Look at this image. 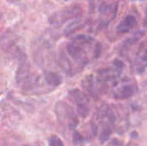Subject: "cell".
<instances>
[{"instance_id":"1","label":"cell","mask_w":147,"mask_h":146,"mask_svg":"<svg viewBox=\"0 0 147 146\" xmlns=\"http://www.w3.org/2000/svg\"><path fill=\"white\" fill-rule=\"evenodd\" d=\"M101 51L102 46L95 38L80 34L65 45V49L60 52L59 63L68 75H74L96 60Z\"/></svg>"},{"instance_id":"2","label":"cell","mask_w":147,"mask_h":146,"mask_svg":"<svg viewBox=\"0 0 147 146\" xmlns=\"http://www.w3.org/2000/svg\"><path fill=\"white\" fill-rule=\"evenodd\" d=\"M55 112L57 120L63 127L69 130H75L78 126V115L68 103L63 101L58 102L55 106Z\"/></svg>"},{"instance_id":"3","label":"cell","mask_w":147,"mask_h":146,"mask_svg":"<svg viewBox=\"0 0 147 146\" xmlns=\"http://www.w3.org/2000/svg\"><path fill=\"white\" fill-rule=\"evenodd\" d=\"M137 83L134 78L119 77L111 84V95L116 100H126L137 91Z\"/></svg>"},{"instance_id":"4","label":"cell","mask_w":147,"mask_h":146,"mask_svg":"<svg viewBox=\"0 0 147 146\" xmlns=\"http://www.w3.org/2000/svg\"><path fill=\"white\" fill-rule=\"evenodd\" d=\"M82 13V9L79 6L68 7L53 13L49 19V22L54 27H60L66 22L71 24L80 20Z\"/></svg>"},{"instance_id":"5","label":"cell","mask_w":147,"mask_h":146,"mask_svg":"<svg viewBox=\"0 0 147 146\" xmlns=\"http://www.w3.org/2000/svg\"><path fill=\"white\" fill-rule=\"evenodd\" d=\"M69 98L75 104L77 114L81 118H86L90 112V102L84 92L78 89H72L69 90Z\"/></svg>"},{"instance_id":"6","label":"cell","mask_w":147,"mask_h":146,"mask_svg":"<svg viewBox=\"0 0 147 146\" xmlns=\"http://www.w3.org/2000/svg\"><path fill=\"white\" fill-rule=\"evenodd\" d=\"M136 24H137L136 17L133 15H128L121 21L116 29L121 34H126L131 31L136 26Z\"/></svg>"},{"instance_id":"7","label":"cell","mask_w":147,"mask_h":146,"mask_svg":"<svg viewBox=\"0 0 147 146\" xmlns=\"http://www.w3.org/2000/svg\"><path fill=\"white\" fill-rule=\"evenodd\" d=\"M146 49L145 45L138 52L134 60V69L137 73L141 74L145 71L146 67Z\"/></svg>"},{"instance_id":"8","label":"cell","mask_w":147,"mask_h":146,"mask_svg":"<svg viewBox=\"0 0 147 146\" xmlns=\"http://www.w3.org/2000/svg\"><path fill=\"white\" fill-rule=\"evenodd\" d=\"M43 78L47 85L51 89H53L57 88L58 86H59L62 82L61 77L56 72H53L51 71H45L43 73Z\"/></svg>"},{"instance_id":"9","label":"cell","mask_w":147,"mask_h":146,"mask_svg":"<svg viewBox=\"0 0 147 146\" xmlns=\"http://www.w3.org/2000/svg\"><path fill=\"white\" fill-rule=\"evenodd\" d=\"M144 34H145V33L143 31H138V32H136L132 37L127 39L123 42L121 50V51H127V50H128V48L131 47V46H133V45H134L137 41H139L143 37Z\"/></svg>"},{"instance_id":"10","label":"cell","mask_w":147,"mask_h":146,"mask_svg":"<svg viewBox=\"0 0 147 146\" xmlns=\"http://www.w3.org/2000/svg\"><path fill=\"white\" fill-rule=\"evenodd\" d=\"M49 146H65L63 140L57 135H53L48 139Z\"/></svg>"},{"instance_id":"11","label":"cell","mask_w":147,"mask_h":146,"mask_svg":"<svg viewBox=\"0 0 147 146\" xmlns=\"http://www.w3.org/2000/svg\"><path fill=\"white\" fill-rule=\"evenodd\" d=\"M84 140V137L77 131H74L73 135H72V142L74 145H78L80 143H83V141Z\"/></svg>"},{"instance_id":"12","label":"cell","mask_w":147,"mask_h":146,"mask_svg":"<svg viewBox=\"0 0 147 146\" xmlns=\"http://www.w3.org/2000/svg\"><path fill=\"white\" fill-rule=\"evenodd\" d=\"M107 146H122V142L117 139H114L107 145Z\"/></svg>"},{"instance_id":"13","label":"cell","mask_w":147,"mask_h":146,"mask_svg":"<svg viewBox=\"0 0 147 146\" xmlns=\"http://www.w3.org/2000/svg\"><path fill=\"white\" fill-rule=\"evenodd\" d=\"M127 146H140L139 145H137V144H135V143H130V144H128V145Z\"/></svg>"},{"instance_id":"14","label":"cell","mask_w":147,"mask_h":146,"mask_svg":"<svg viewBox=\"0 0 147 146\" xmlns=\"http://www.w3.org/2000/svg\"><path fill=\"white\" fill-rule=\"evenodd\" d=\"M63 1H68V0H63Z\"/></svg>"},{"instance_id":"15","label":"cell","mask_w":147,"mask_h":146,"mask_svg":"<svg viewBox=\"0 0 147 146\" xmlns=\"http://www.w3.org/2000/svg\"><path fill=\"white\" fill-rule=\"evenodd\" d=\"M23 146H26V145H23Z\"/></svg>"}]
</instances>
